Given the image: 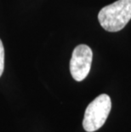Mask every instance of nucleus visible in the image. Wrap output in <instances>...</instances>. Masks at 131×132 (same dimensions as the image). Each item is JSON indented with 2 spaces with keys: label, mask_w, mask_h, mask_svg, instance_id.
I'll use <instances>...</instances> for the list:
<instances>
[{
  "label": "nucleus",
  "mask_w": 131,
  "mask_h": 132,
  "mask_svg": "<svg viewBox=\"0 0 131 132\" xmlns=\"http://www.w3.org/2000/svg\"><path fill=\"white\" fill-rule=\"evenodd\" d=\"M4 69V48L0 39V77L2 76Z\"/></svg>",
  "instance_id": "obj_4"
},
{
  "label": "nucleus",
  "mask_w": 131,
  "mask_h": 132,
  "mask_svg": "<svg viewBox=\"0 0 131 132\" xmlns=\"http://www.w3.org/2000/svg\"><path fill=\"white\" fill-rule=\"evenodd\" d=\"M131 19V0H118L102 8L98 14L101 26L108 32H118Z\"/></svg>",
  "instance_id": "obj_1"
},
{
  "label": "nucleus",
  "mask_w": 131,
  "mask_h": 132,
  "mask_svg": "<svg viewBox=\"0 0 131 132\" xmlns=\"http://www.w3.org/2000/svg\"><path fill=\"white\" fill-rule=\"evenodd\" d=\"M93 52L86 44H80L74 49L70 61V72L77 82L83 81L90 71Z\"/></svg>",
  "instance_id": "obj_3"
},
{
  "label": "nucleus",
  "mask_w": 131,
  "mask_h": 132,
  "mask_svg": "<svg viewBox=\"0 0 131 132\" xmlns=\"http://www.w3.org/2000/svg\"><path fill=\"white\" fill-rule=\"evenodd\" d=\"M111 109V98L107 94L97 96L87 106L83 120V127L87 132H94L101 128L107 121Z\"/></svg>",
  "instance_id": "obj_2"
}]
</instances>
